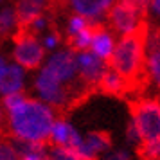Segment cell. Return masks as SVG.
<instances>
[{"mask_svg": "<svg viewBox=\"0 0 160 160\" xmlns=\"http://www.w3.org/2000/svg\"><path fill=\"white\" fill-rule=\"evenodd\" d=\"M0 2H2V0H0Z\"/></svg>", "mask_w": 160, "mask_h": 160, "instance_id": "28", "label": "cell"}, {"mask_svg": "<svg viewBox=\"0 0 160 160\" xmlns=\"http://www.w3.org/2000/svg\"><path fill=\"white\" fill-rule=\"evenodd\" d=\"M83 144L78 131L74 130L67 121H56L52 126L51 137L47 140L49 148H67V149H76Z\"/></svg>", "mask_w": 160, "mask_h": 160, "instance_id": "9", "label": "cell"}, {"mask_svg": "<svg viewBox=\"0 0 160 160\" xmlns=\"http://www.w3.org/2000/svg\"><path fill=\"white\" fill-rule=\"evenodd\" d=\"M151 8H153V11L160 16V0H153V2H151Z\"/></svg>", "mask_w": 160, "mask_h": 160, "instance_id": "24", "label": "cell"}, {"mask_svg": "<svg viewBox=\"0 0 160 160\" xmlns=\"http://www.w3.org/2000/svg\"><path fill=\"white\" fill-rule=\"evenodd\" d=\"M157 160H158V158H157Z\"/></svg>", "mask_w": 160, "mask_h": 160, "instance_id": "29", "label": "cell"}, {"mask_svg": "<svg viewBox=\"0 0 160 160\" xmlns=\"http://www.w3.org/2000/svg\"><path fill=\"white\" fill-rule=\"evenodd\" d=\"M18 160H51L49 157H20Z\"/></svg>", "mask_w": 160, "mask_h": 160, "instance_id": "25", "label": "cell"}, {"mask_svg": "<svg viewBox=\"0 0 160 160\" xmlns=\"http://www.w3.org/2000/svg\"><path fill=\"white\" fill-rule=\"evenodd\" d=\"M131 115V122L135 124L138 135H140V144H153L160 140V99L155 97H131L128 101Z\"/></svg>", "mask_w": 160, "mask_h": 160, "instance_id": "3", "label": "cell"}, {"mask_svg": "<svg viewBox=\"0 0 160 160\" xmlns=\"http://www.w3.org/2000/svg\"><path fill=\"white\" fill-rule=\"evenodd\" d=\"M4 67H6V63H4V59L0 58V72H2V70H4Z\"/></svg>", "mask_w": 160, "mask_h": 160, "instance_id": "27", "label": "cell"}, {"mask_svg": "<svg viewBox=\"0 0 160 160\" xmlns=\"http://www.w3.org/2000/svg\"><path fill=\"white\" fill-rule=\"evenodd\" d=\"M18 29V15L16 9L13 8H4L0 9V42L15 36Z\"/></svg>", "mask_w": 160, "mask_h": 160, "instance_id": "15", "label": "cell"}, {"mask_svg": "<svg viewBox=\"0 0 160 160\" xmlns=\"http://www.w3.org/2000/svg\"><path fill=\"white\" fill-rule=\"evenodd\" d=\"M92 52H95L99 58L106 59L110 61L112 56H113V51H115V45H113V36L108 32V29L101 31V32H97L94 34L92 38Z\"/></svg>", "mask_w": 160, "mask_h": 160, "instance_id": "13", "label": "cell"}, {"mask_svg": "<svg viewBox=\"0 0 160 160\" xmlns=\"http://www.w3.org/2000/svg\"><path fill=\"white\" fill-rule=\"evenodd\" d=\"M15 9L18 15V23H25L40 15H51L52 18H56L52 0H16Z\"/></svg>", "mask_w": 160, "mask_h": 160, "instance_id": "10", "label": "cell"}, {"mask_svg": "<svg viewBox=\"0 0 160 160\" xmlns=\"http://www.w3.org/2000/svg\"><path fill=\"white\" fill-rule=\"evenodd\" d=\"M47 68L61 83H72V81H76L79 78V74H76L78 72V58H76V52L70 51V49L54 54L49 59Z\"/></svg>", "mask_w": 160, "mask_h": 160, "instance_id": "8", "label": "cell"}, {"mask_svg": "<svg viewBox=\"0 0 160 160\" xmlns=\"http://www.w3.org/2000/svg\"><path fill=\"white\" fill-rule=\"evenodd\" d=\"M149 18L138 25L137 29L124 34L115 45L113 56L108 61L117 74H121L131 87L133 97H140L151 85V76L148 70V36H149Z\"/></svg>", "mask_w": 160, "mask_h": 160, "instance_id": "1", "label": "cell"}, {"mask_svg": "<svg viewBox=\"0 0 160 160\" xmlns=\"http://www.w3.org/2000/svg\"><path fill=\"white\" fill-rule=\"evenodd\" d=\"M16 155L18 153H16L9 135L0 137V160H16Z\"/></svg>", "mask_w": 160, "mask_h": 160, "instance_id": "18", "label": "cell"}, {"mask_svg": "<svg viewBox=\"0 0 160 160\" xmlns=\"http://www.w3.org/2000/svg\"><path fill=\"white\" fill-rule=\"evenodd\" d=\"M97 94L115 97L121 101H128L133 97V92H131V87L128 85V81L121 74H117L112 67H108L101 76V79L97 83Z\"/></svg>", "mask_w": 160, "mask_h": 160, "instance_id": "7", "label": "cell"}, {"mask_svg": "<svg viewBox=\"0 0 160 160\" xmlns=\"http://www.w3.org/2000/svg\"><path fill=\"white\" fill-rule=\"evenodd\" d=\"M155 155H157V158L160 160V140L158 142H155Z\"/></svg>", "mask_w": 160, "mask_h": 160, "instance_id": "26", "label": "cell"}, {"mask_svg": "<svg viewBox=\"0 0 160 160\" xmlns=\"http://www.w3.org/2000/svg\"><path fill=\"white\" fill-rule=\"evenodd\" d=\"M106 68H108V61L99 58L95 52H78V74L87 85L95 88V92H97V83Z\"/></svg>", "mask_w": 160, "mask_h": 160, "instance_id": "6", "label": "cell"}, {"mask_svg": "<svg viewBox=\"0 0 160 160\" xmlns=\"http://www.w3.org/2000/svg\"><path fill=\"white\" fill-rule=\"evenodd\" d=\"M115 0H72L70 8L87 18H106L108 11L113 8Z\"/></svg>", "mask_w": 160, "mask_h": 160, "instance_id": "11", "label": "cell"}, {"mask_svg": "<svg viewBox=\"0 0 160 160\" xmlns=\"http://www.w3.org/2000/svg\"><path fill=\"white\" fill-rule=\"evenodd\" d=\"M128 4H133L137 9H140L142 13H149V6H151L153 0H124Z\"/></svg>", "mask_w": 160, "mask_h": 160, "instance_id": "22", "label": "cell"}, {"mask_svg": "<svg viewBox=\"0 0 160 160\" xmlns=\"http://www.w3.org/2000/svg\"><path fill=\"white\" fill-rule=\"evenodd\" d=\"M148 70L151 76V83L157 85L160 90V52H151L148 58Z\"/></svg>", "mask_w": 160, "mask_h": 160, "instance_id": "17", "label": "cell"}, {"mask_svg": "<svg viewBox=\"0 0 160 160\" xmlns=\"http://www.w3.org/2000/svg\"><path fill=\"white\" fill-rule=\"evenodd\" d=\"M83 144H85V148H87L90 153L99 155V153L110 149V148H112V144H113V140H112L110 131L95 130V131H90V133H88Z\"/></svg>", "mask_w": 160, "mask_h": 160, "instance_id": "14", "label": "cell"}, {"mask_svg": "<svg viewBox=\"0 0 160 160\" xmlns=\"http://www.w3.org/2000/svg\"><path fill=\"white\" fill-rule=\"evenodd\" d=\"M54 117L52 108L27 97L18 108L9 112V131L13 137L47 144L54 126Z\"/></svg>", "mask_w": 160, "mask_h": 160, "instance_id": "2", "label": "cell"}, {"mask_svg": "<svg viewBox=\"0 0 160 160\" xmlns=\"http://www.w3.org/2000/svg\"><path fill=\"white\" fill-rule=\"evenodd\" d=\"M70 2L72 0H52V6H54V15L58 18L59 15H63L67 11V8L70 6Z\"/></svg>", "mask_w": 160, "mask_h": 160, "instance_id": "21", "label": "cell"}, {"mask_svg": "<svg viewBox=\"0 0 160 160\" xmlns=\"http://www.w3.org/2000/svg\"><path fill=\"white\" fill-rule=\"evenodd\" d=\"M148 52H160V25L149 27V36H148Z\"/></svg>", "mask_w": 160, "mask_h": 160, "instance_id": "19", "label": "cell"}, {"mask_svg": "<svg viewBox=\"0 0 160 160\" xmlns=\"http://www.w3.org/2000/svg\"><path fill=\"white\" fill-rule=\"evenodd\" d=\"M149 18V13H142L140 9H137L133 4L128 2H115L113 8L108 11L106 15V25L113 34H128L133 29H137L140 23Z\"/></svg>", "mask_w": 160, "mask_h": 160, "instance_id": "5", "label": "cell"}, {"mask_svg": "<svg viewBox=\"0 0 160 160\" xmlns=\"http://www.w3.org/2000/svg\"><path fill=\"white\" fill-rule=\"evenodd\" d=\"M13 42L16 45L15 52H13L15 61L25 70H36L45 58V47L40 43L38 36L31 34L27 31L16 29Z\"/></svg>", "mask_w": 160, "mask_h": 160, "instance_id": "4", "label": "cell"}, {"mask_svg": "<svg viewBox=\"0 0 160 160\" xmlns=\"http://www.w3.org/2000/svg\"><path fill=\"white\" fill-rule=\"evenodd\" d=\"M104 160H131V157L126 151L121 149V151H115V153H112V155H108Z\"/></svg>", "mask_w": 160, "mask_h": 160, "instance_id": "23", "label": "cell"}, {"mask_svg": "<svg viewBox=\"0 0 160 160\" xmlns=\"http://www.w3.org/2000/svg\"><path fill=\"white\" fill-rule=\"evenodd\" d=\"M27 99V94L22 92V90H18V92H13V94H8L4 95V99H2V104H4V110H6V113L9 112H13L15 108H18L23 101Z\"/></svg>", "mask_w": 160, "mask_h": 160, "instance_id": "16", "label": "cell"}, {"mask_svg": "<svg viewBox=\"0 0 160 160\" xmlns=\"http://www.w3.org/2000/svg\"><path fill=\"white\" fill-rule=\"evenodd\" d=\"M22 83H23V74L20 65L4 67V70L0 72V94L8 95L22 90Z\"/></svg>", "mask_w": 160, "mask_h": 160, "instance_id": "12", "label": "cell"}, {"mask_svg": "<svg viewBox=\"0 0 160 160\" xmlns=\"http://www.w3.org/2000/svg\"><path fill=\"white\" fill-rule=\"evenodd\" d=\"M51 160H81L72 149L67 148H51Z\"/></svg>", "mask_w": 160, "mask_h": 160, "instance_id": "20", "label": "cell"}]
</instances>
